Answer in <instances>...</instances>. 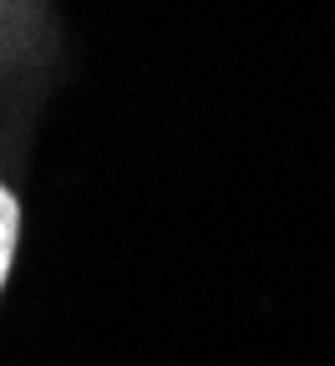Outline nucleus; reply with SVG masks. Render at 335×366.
<instances>
[{
    "label": "nucleus",
    "mask_w": 335,
    "mask_h": 366,
    "mask_svg": "<svg viewBox=\"0 0 335 366\" xmlns=\"http://www.w3.org/2000/svg\"><path fill=\"white\" fill-rule=\"evenodd\" d=\"M11 249H16V199L0 189V285H6V269H11Z\"/></svg>",
    "instance_id": "f257e3e1"
}]
</instances>
